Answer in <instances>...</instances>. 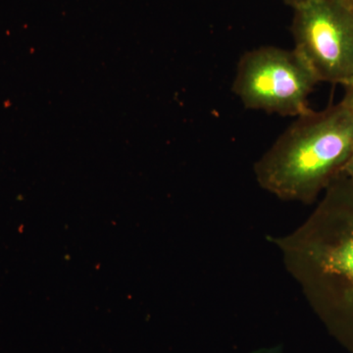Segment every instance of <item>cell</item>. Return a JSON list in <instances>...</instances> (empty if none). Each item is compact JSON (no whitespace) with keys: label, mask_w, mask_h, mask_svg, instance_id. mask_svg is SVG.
<instances>
[{"label":"cell","mask_w":353,"mask_h":353,"mask_svg":"<svg viewBox=\"0 0 353 353\" xmlns=\"http://www.w3.org/2000/svg\"><path fill=\"white\" fill-rule=\"evenodd\" d=\"M318 83L294 48L262 46L241 57L233 92L245 108L299 117L311 110L308 97Z\"/></svg>","instance_id":"2"},{"label":"cell","mask_w":353,"mask_h":353,"mask_svg":"<svg viewBox=\"0 0 353 353\" xmlns=\"http://www.w3.org/2000/svg\"><path fill=\"white\" fill-rule=\"evenodd\" d=\"M345 2H347L348 4L353 6V0H345Z\"/></svg>","instance_id":"7"},{"label":"cell","mask_w":353,"mask_h":353,"mask_svg":"<svg viewBox=\"0 0 353 353\" xmlns=\"http://www.w3.org/2000/svg\"><path fill=\"white\" fill-rule=\"evenodd\" d=\"M343 87H345V94H343L341 104L353 113V80Z\"/></svg>","instance_id":"4"},{"label":"cell","mask_w":353,"mask_h":353,"mask_svg":"<svg viewBox=\"0 0 353 353\" xmlns=\"http://www.w3.org/2000/svg\"><path fill=\"white\" fill-rule=\"evenodd\" d=\"M343 171L350 176V181L353 183V154L352 155V157L350 158V160H348Z\"/></svg>","instance_id":"5"},{"label":"cell","mask_w":353,"mask_h":353,"mask_svg":"<svg viewBox=\"0 0 353 353\" xmlns=\"http://www.w3.org/2000/svg\"><path fill=\"white\" fill-rule=\"evenodd\" d=\"M287 6L292 7V8H296V7L301 6L303 2L307 1V0H283Z\"/></svg>","instance_id":"6"},{"label":"cell","mask_w":353,"mask_h":353,"mask_svg":"<svg viewBox=\"0 0 353 353\" xmlns=\"http://www.w3.org/2000/svg\"><path fill=\"white\" fill-rule=\"evenodd\" d=\"M352 154L353 113L339 103L297 117L255 163V178L282 201L309 202Z\"/></svg>","instance_id":"1"},{"label":"cell","mask_w":353,"mask_h":353,"mask_svg":"<svg viewBox=\"0 0 353 353\" xmlns=\"http://www.w3.org/2000/svg\"><path fill=\"white\" fill-rule=\"evenodd\" d=\"M294 10V50L319 82H352L353 6L345 0H307Z\"/></svg>","instance_id":"3"}]
</instances>
